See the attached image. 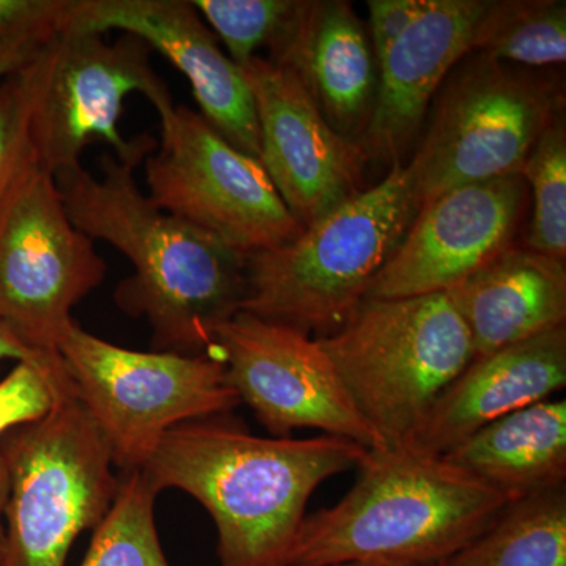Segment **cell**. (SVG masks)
<instances>
[{
  "mask_svg": "<svg viewBox=\"0 0 566 566\" xmlns=\"http://www.w3.org/2000/svg\"><path fill=\"white\" fill-rule=\"evenodd\" d=\"M99 164L102 178L77 164L54 180L73 226L120 251L136 271L115 290V304L148 319L158 352L211 354L216 331L241 312L248 256L153 203L136 167L111 153Z\"/></svg>",
  "mask_w": 566,
  "mask_h": 566,
  "instance_id": "6da1fadb",
  "label": "cell"
},
{
  "mask_svg": "<svg viewBox=\"0 0 566 566\" xmlns=\"http://www.w3.org/2000/svg\"><path fill=\"white\" fill-rule=\"evenodd\" d=\"M370 450L337 438H260L223 417L178 424L142 471L210 513L221 566H289L316 488Z\"/></svg>",
  "mask_w": 566,
  "mask_h": 566,
  "instance_id": "7a4b0ae2",
  "label": "cell"
},
{
  "mask_svg": "<svg viewBox=\"0 0 566 566\" xmlns=\"http://www.w3.org/2000/svg\"><path fill=\"white\" fill-rule=\"evenodd\" d=\"M349 493L305 517L289 566H433L497 520L512 499L446 457L370 450Z\"/></svg>",
  "mask_w": 566,
  "mask_h": 566,
  "instance_id": "3957f363",
  "label": "cell"
},
{
  "mask_svg": "<svg viewBox=\"0 0 566 566\" xmlns=\"http://www.w3.org/2000/svg\"><path fill=\"white\" fill-rule=\"evenodd\" d=\"M403 161L327 211L292 243L245 259L241 312L319 337L363 304L417 214Z\"/></svg>",
  "mask_w": 566,
  "mask_h": 566,
  "instance_id": "277c9868",
  "label": "cell"
},
{
  "mask_svg": "<svg viewBox=\"0 0 566 566\" xmlns=\"http://www.w3.org/2000/svg\"><path fill=\"white\" fill-rule=\"evenodd\" d=\"M316 340L382 449H403L474 360L471 335L447 293L365 300Z\"/></svg>",
  "mask_w": 566,
  "mask_h": 566,
  "instance_id": "5b68a950",
  "label": "cell"
},
{
  "mask_svg": "<svg viewBox=\"0 0 566 566\" xmlns=\"http://www.w3.org/2000/svg\"><path fill=\"white\" fill-rule=\"evenodd\" d=\"M438 93L406 166L417 210L458 186L520 175L536 140L565 111L557 77L479 52H469Z\"/></svg>",
  "mask_w": 566,
  "mask_h": 566,
  "instance_id": "8992f818",
  "label": "cell"
},
{
  "mask_svg": "<svg viewBox=\"0 0 566 566\" xmlns=\"http://www.w3.org/2000/svg\"><path fill=\"white\" fill-rule=\"evenodd\" d=\"M0 447L10 472L0 566H65L74 539L98 527L120 486L106 439L70 395Z\"/></svg>",
  "mask_w": 566,
  "mask_h": 566,
  "instance_id": "52a82bcc",
  "label": "cell"
},
{
  "mask_svg": "<svg viewBox=\"0 0 566 566\" xmlns=\"http://www.w3.org/2000/svg\"><path fill=\"white\" fill-rule=\"evenodd\" d=\"M150 52L128 33L106 41L103 33L69 29L18 71L41 169L54 177L77 166L91 140L106 142L118 161L133 167L151 155V136L125 139L118 128L123 102L134 92L147 96L158 114L174 104L166 82L153 70Z\"/></svg>",
  "mask_w": 566,
  "mask_h": 566,
  "instance_id": "ba28073f",
  "label": "cell"
},
{
  "mask_svg": "<svg viewBox=\"0 0 566 566\" xmlns=\"http://www.w3.org/2000/svg\"><path fill=\"white\" fill-rule=\"evenodd\" d=\"M77 400L109 446L114 465L142 471L178 424L230 415L241 405L212 354L133 352L74 323L59 345Z\"/></svg>",
  "mask_w": 566,
  "mask_h": 566,
  "instance_id": "9c48e42d",
  "label": "cell"
},
{
  "mask_svg": "<svg viewBox=\"0 0 566 566\" xmlns=\"http://www.w3.org/2000/svg\"><path fill=\"white\" fill-rule=\"evenodd\" d=\"M159 118L161 145L145 166L153 203L245 256L303 233L259 158L186 106L172 104Z\"/></svg>",
  "mask_w": 566,
  "mask_h": 566,
  "instance_id": "30bf717a",
  "label": "cell"
},
{
  "mask_svg": "<svg viewBox=\"0 0 566 566\" xmlns=\"http://www.w3.org/2000/svg\"><path fill=\"white\" fill-rule=\"evenodd\" d=\"M54 177L33 167L0 211V319L33 352L59 356L71 311L106 277Z\"/></svg>",
  "mask_w": 566,
  "mask_h": 566,
  "instance_id": "8fae6325",
  "label": "cell"
},
{
  "mask_svg": "<svg viewBox=\"0 0 566 566\" xmlns=\"http://www.w3.org/2000/svg\"><path fill=\"white\" fill-rule=\"evenodd\" d=\"M211 354L226 365L241 403L275 438L308 428L382 449L333 360L303 331L240 312L216 331Z\"/></svg>",
  "mask_w": 566,
  "mask_h": 566,
  "instance_id": "7c38bea8",
  "label": "cell"
},
{
  "mask_svg": "<svg viewBox=\"0 0 566 566\" xmlns=\"http://www.w3.org/2000/svg\"><path fill=\"white\" fill-rule=\"evenodd\" d=\"M240 69L255 104L260 161L301 226L364 191L363 145L335 132L296 74L259 55Z\"/></svg>",
  "mask_w": 566,
  "mask_h": 566,
  "instance_id": "4fadbf2b",
  "label": "cell"
},
{
  "mask_svg": "<svg viewBox=\"0 0 566 566\" xmlns=\"http://www.w3.org/2000/svg\"><path fill=\"white\" fill-rule=\"evenodd\" d=\"M521 175L458 186L417 211L365 300L447 293L512 248L526 203Z\"/></svg>",
  "mask_w": 566,
  "mask_h": 566,
  "instance_id": "5bb4252c",
  "label": "cell"
},
{
  "mask_svg": "<svg viewBox=\"0 0 566 566\" xmlns=\"http://www.w3.org/2000/svg\"><path fill=\"white\" fill-rule=\"evenodd\" d=\"M70 29L128 33L161 52L191 84L205 120L260 159L259 122L243 70L223 54L191 0H74Z\"/></svg>",
  "mask_w": 566,
  "mask_h": 566,
  "instance_id": "9a60e30c",
  "label": "cell"
},
{
  "mask_svg": "<svg viewBox=\"0 0 566 566\" xmlns=\"http://www.w3.org/2000/svg\"><path fill=\"white\" fill-rule=\"evenodd\" d=\"M488 0H428L378 62L374 109L359 144L368 161L401 163L450 71L472 52Z\"/></svg>",
  "mask_w": 566,
  "mask_h": 566,
  "instance_id": "2e32d148",
  "label": "cell"
},
{
  "mask_svg": "<svg viewBox=\"0 0 566 566\" xmlns=\"http://www.w3.org/2000/svg\"><path fill=\"white\" fill-rule=\"evenodd\" d=\"M566 386V326L476 357L431 406L403 449L446 457L486 424Z\"/></svg>",
  "mask_w": 566,
  "mask_h": 566,
  "instance_id": "e0dca14e",
  "label": "cell"
},
{
  "mask_svg": "<svg viewBox=\"0 0 566 566\" xmlns=\"http://www.w3.org/2000/svg\"><path fill=\"white\" fill-rule=\"evenodd\" d=\"M268 59L300 77L335 132L359 142L374 109L378 63L352 3L297 0Z\"/></svg>",
  "mask_w": 566,
  "mask_h": 566,
  "instance_id": "ac0fdd59",
  "label": "cell"
},
{
  "mask_svg": "<svg viewBox=\"0 0 566 566\" xmlns=\"http://www.w3.org/2000/svg\"><path fill=\"white\" fill-rule=\"evenodd\" d=\"M447 294L474 359L566 326L565 262L531 249H506Z\"/></svg>",
  "mask_w": 566,
  "mask_h": 566,
  "instance_id": "d6986e66",
  "label": "cell"
},
{
  "mask_svg": "<svg viewBox=\"0 0 566 566\" xmlns=\"http://www.w3.org/2000/svg\"><path fill=\"white\" fill-rule=\"evenodd\" d=\"M446 458L513 502L565 485L566 400L547 398L501 417Z\"/></svg>",
  "mask_w": 566,
  "mask_h": 566,
  "instance_id": "ffe728a7",
  "label": "cell"
},
{
  "mask_svg": "<svg viewBox=\"0 0 566 566\" xmlns=\"http://www.w3.org/2000/svg\"><path fill=\"white\" fill-rule=\"evenodd\" d=\"M439 566H566V488L512 502Z\"/></svg>",
  "mask_w": 566,
  "mask_h": 566,
  "instance_id": "44dd1931",
  "label": "cell"
},
{
  "mask_svg": "<svg viewBox=\"0 0 566 566\" xmlns=\"http://www.w3.org/2000/svg\"><path fill=\"white\" fill-rule=\"evenodd\" d=\"M472 52L527 69L566 61L565 0H488Z\"/></svg>",
  "mask_w": 566,
  "mask_h": 566,
  "instance_id": "7402d4cb",
  "label": "cell"
},
{
  "mask_svg": "<svg viewBox=\"0 0 566 566\" xmlns=\"http://www.w3.org/2000/svg\"><path fill=\"white\" fill-rule=\"evenodd\" d=\"M158 491L144 471L123 472L114 504L81 566H170L155 523Z\"/></svg>",
  "mask_w": 566,
  "mask_h": 566,
  "instance_id": "603a6c76",
  "label": "cell"
},
{
  "mask_svg": "<svg viewBox=\"0 0 566 566\" xmlns=\"http://www.w3.org/2000/svg\"><path fill=\"white\" fill-rule=\"evenodd\" d=\"M534 193L528 249L565 262L566 122L560 112L536 140L520 172Z\"/></svg>",
  "mask_w": 566,
  "mask_h": 566,
  "instance_id": "cb8c5ba5",
  "label": "cell"
},
{
  "mask_svg": "<svg viewBox=\"0 0 566 566\" xmlns=\"http://www.w3.org/2000/svg\"><path fill=\"white\" fill-rule=\"evenodd\" d=\"M238 66L270 50L296 10L297 0H191Z\"/></svg>",
  "mask_w": 566,
  "mask_h": 566,
  "instance_id": "d4e9b609",
  "label": "cell"
},
{
  "mask_svg": "<svg viewBox=\"0 0 566 566\" xmlns=\"http://www.w3.org/2000/svg\"><path fill=\"white\" fill-rule=\"evenodd\" d=\"M70 395L76 392L66 368L14 365L0 381V439L14 428L48 415L55 400Z\"/></svg>",
  "mask_w": 566,
  "mask_h": 566,
  "instance_id": "484cf974",
  "label": "cell"
},
{
  "mask_svg": "<svg viewBox=\"0 0 566 566\" xmlns=\"http://www.w3.org/2000/svg\"><path fill=\"white\" fill-rule=\"evenodd\" d=\"M35 166L28 98L14 73L0 81V211Z\"/></svg>",
  "mask_w": 566,
  "mask_h": 566,
  "instance_id": "4316f807",
  "label": "cell"
},
{
  "mask_svg": "<svg viewBox=\"0 0 566 566\" xmlns=\"http://www.w3.org/2000/svg\"><path fill=\"white\" fill-rule=\"evenodd\" d=\"M74 0H0V43H46L69 31Z\"/></svg>",
  "mask_w": 566,
  "mask_h": 566,
  "instance_id": "83f0119b",
  "label": "cell"
},
{
  "mask_svg": "<svg viewBox=\"0 0 566 566\" xmlns=\"http://www.w3.org/2000/svg\"><path fill=\"white\" fill-rule=\"evenodd\" d=\"M428 0H370L368 36L376 63L392 46L395 40L422 13Z\"/></svg>",
  "mask_w": 566,
  "mask_h": 566,
  "instance_id": "f1b7e54d",
  "label": "cell"
},
{
  "mask_svg": "<svg viewBox=\"0 0 566 566\" xmlns=\"http://www.w3.org/2000/svg\"><path fill=\"white\" fill-rule=\"evenodd\" d=\"M2 360H14V363L35 364L40 367L54 368V370H63L65 363H63L61 354L59 356H48L33 352L22 344L20 338L17 337L9 326L0 319V363Z\"/></svg>",
  "mask_w": 566,
  "mask_h": 566,
  "instance_id": "f546056e",
  "label": "cell"
},
{
  "mask_svg": "<svg viewBox=\"0 0 566 566\" xmlns=\"http://www.w3.org/2000/svg\"><path fill=\"white\" fill-rule=\"evenodd\" d=\"M46 43L29 40L3 41V43H0V81L18 73L22 66L28 65Z\"/></svg>",
  "mask_w": 566,
  "mask_h": 566,
  "instance_id": "4dcf8cb0",
  "label": "cell"
},
{
  "mask_svg": "<svg viewBox=\"0 0 566 566\" xmlns=\"http://www.w3.org/2000/svg\"><path fill=\"white\" fill-rule=\"evenodd\" d=\"M10 493V472L9 464H7L6 455H3L2 447H0V549H2L3 538H6V517L7 501H9Z\"/></svg>",
  "mask_w": 566,
  "mask_h": 566,
  "instance_id": "1f68e13d",
  "label": "cell"
},
{
  "mask_svg": "<svg viewBox=\"0 0 566 566\" xmlns=\"http://www.w3.org/2000/svg\"><path fill=\"white\" fill-rule=\"evenodd\" d=\"M337 566H370V565H363V564H345V565H337Z\"/></svg>",
  "mask_w": 566,
  "mask_h": 566,
  "instance_id": "d6a6232c",
  "label": "cell"
},
{
  "mask_svg": "<svg viewBox=\"0 0 566 566\" xmlns=\"http://www.w3.org/2000/svg\"><path fill=\"white\" fill-rule=\"evenodd\" d=\"M433 566H439V565H433Z\"/></svg>",
  "mask_w": 566,
  "mask_h": 566,
  "instance_id": "836d02e7",
  "label": "cell"
}]
</instances>
